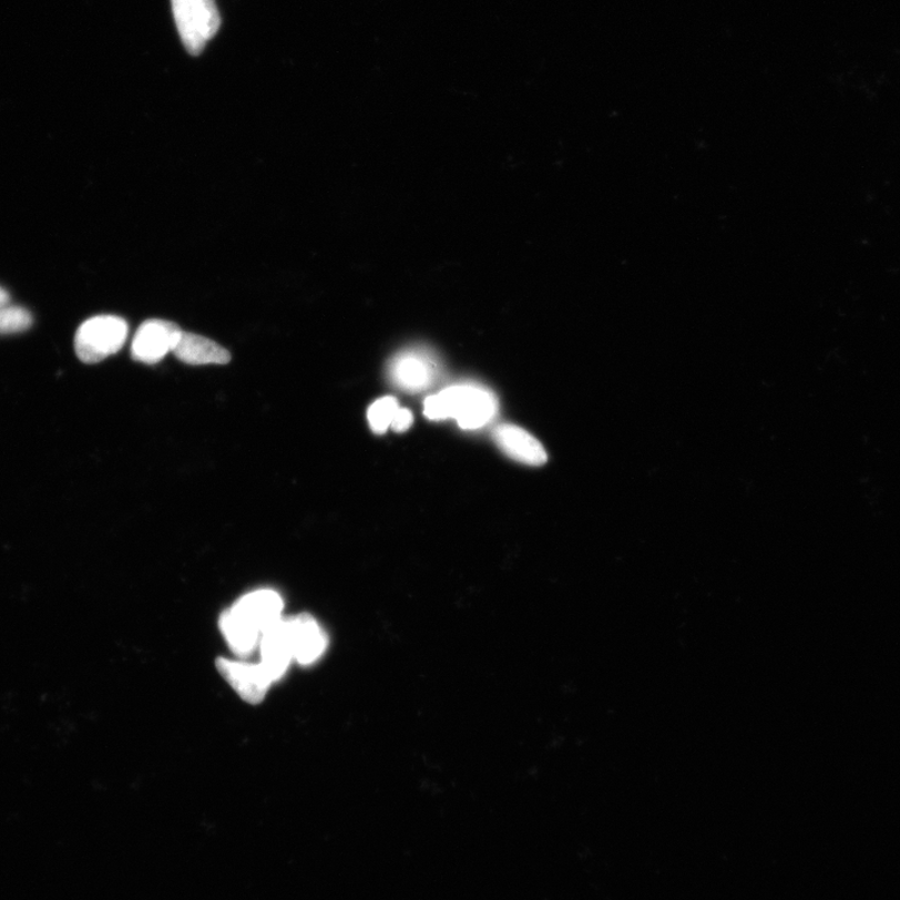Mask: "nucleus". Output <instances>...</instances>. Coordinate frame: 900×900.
<instances>
[{
	"label": "nucleus",
	"instance_id": "obj_8",
	"mask_svg": "<svg viewBox=\"0 0 900 900\" xmlns=\"http://www.w3.org/2000/svg\"><path fill=\"white\" fill-rule=\"evenodd\" d=\"M259 650L263 669L272 683L279 681L293 661L288 620H279L263 633Z\"/></svg>",
	"mask_w": 900,
	"mask_h": 900
},
{
	"label": "nucleus",
	"instance_id": "obj_16",
	"mask_svg": "<svg viewBox=\"0 0 900 900\" xmlns=\"http://www.w3.org/2000/svg\"><path fill=\"white\" fill-rule=\"evenodd\" d=\"M9 300H11V297H9L6 289L0 287V308L9 306Z\"/></svg>",
	"mask_w": 900,
	"mask_h": 900
},
{
	"label": "nucleus",
	"instance_id": "obj_12",
	"mask_svg": "<svg viewBox=\"0 0 900 900\" xmlns=\"http://www.w3.org/2000/svg\"><path fill=\"white\" fill-rule=\"evenodd\" d=\"M399 405L393 397H385L376 400L368 410V420L371 430L377 434H383L393 422Z\"/></svg>",
	"mask_w": 900,
	"mask_h": 900
},
{
	"label": "nucleus",
	"instance_id": "obj_15",
	"mask_svg": "<svg viewBox=\"0 0 900 900\" xmlns=\"http://www.w3.org/2000/svg\"><path fill=\"white\" fill-rule=\"evenodd\" d=\"M413 425V415L406 408H399L398 412L391 422V429L396 432H406Z\"/></svg>",
	"mask_w": 900,
	"mask_h": 900
},
{
	"label": "nucleus",
	"instance_id": "obj_10",
	"mask_svg": "<svg viewBox=\"0 0 900 900\" xmlns=\"http://www.w3.org/2000/svg\"><path fill=\"white\" fill-rule=\"evenodd\" d=\"M173 355L190 366L228 365L231 354L215 341L193 333L183 331Z\"/></svg>",
	"mask_w": 900,
	"mask_h": 900
},
{
	"label": "nucleus",
	"instance_id": "obj_7",
	"mask_svg": "<svg viewBox=\"0 0 900 900\" xmlns=\"http://www.w3.org/2000/svg\"><path fill=\"white\" fill-rule=\"evenodd\" d=\"M293 659L309 665L317 662L328 647V637L320 624L309 614L288 620Z\"/></svg>",
	"mask_w": 900,
	"mask_h": 900
},
{
	"label": "nucleus",
	"instance_id": "obj_5",
	"mask_svg": "<svg viewBox=\"0 0 900 900\" xmlns=\"http://www.w3.org/2000/svg\"><path fill=\"white\" fill-rule=\"evenodd\" d=\"M244 627L263 635L273 624L282 620V596L270 590H262L244 595L228 610Z\"/></svg>",
	"mask_w": 900,
	"mask_h": 900
},
{
	"label": "nucleus",
	"instance_id": "obj_2",
	"mask_svg": "<svg viewBox=\"0 0 900 900\" xmlns=\"http://www.w3.org/2000/svg\"><path fill=\"white\" fill-rule=\"evenodd\" d=\"M129 331V325L121 317L98 316L88 319L76 330L75 354L83 364H100L123 348Z\"/></svg>",
	"mask_w": 900,
	"mask_h": 900
},
{
	"label": "nucleus",
	"instance_id": "obj_4",
	"mask_svg": "<svg viewBox=\"0 0 900 900\" xmlns=\"http://www.w3.org/2000/svg\"><path fill=\"white\" fill-rule=\"evenodd\" d=\"M182 333L183 330L173 321L145 320L133 338V359L145 365L158 364L171 351L173 354Z\"/></svg>",
	"mask_w": 900,
	"mask_h": 900
},
{
	"label": "nucleus",
	"instance_id": "obj_6",
	"mask_svg": "<svg viewBox=\"0 0 900 900\" xmlns=\"http://www.w3.org/2000/svg\"><path fill=\"white\" fill-rule=\"evenodd\" d=\"M217 669L229 686L238 693V696L250 704L263 702L272 686V681L260 663L250 664L219 658Z\"/></svg>",
	"mask_w": 900,
	"mask_h": 900
},
{
	"label": "nucleus",
	"instance_id": "obj_13",
	"mask_svg": "<svg viewBox=\"0 0 900 900\" xmlns=\"http://www.w3.org/2000/svg\"><path fill=\"white\" fill-rule=\"evenodd\" d=\"M194 13L197 16L205 41L218 33L221 16L215 0H191Z\"/></svg>",
	"mask_w": 900,
	"mask_h": 900
},
{
	"label": "nucleus",
	"instance_id": "obj_11",
	"mask_svg": "<svg viewBox=\"0 0 900 900\" xmlns=\"http://www.w3.org/2000/svg\"><path fill=\"white\" fill-rule=\"evenodd\" d=\"M172 9L185 49L191 55H201L207 41L202 33L191 0H172Z\"/></svg>",
	"mask_w": 900,
	"mask_h": 900
},
{
	"label": "nucleus",
	"instance_id": "obj_1",
	"mask_svg": "<svg viewBox=\"0 0 900 900\" xmlns=\"http://www.w3.org/2000/svg\"><path fill=\"white\" fill-rule=\"evenodd\" d=\"M498 408L492 390L478 385H458L427 398L425 415L432 420L452 418L459 427L474 430L491 422Z\"/></svg>",
	"mask_w": 900,
	"mask_h": 900
},
{
	"label": "nucleus",
	"instance_id": "obj_3",
	"mask_svg": "<svg viewBox=\"0 0 900 900\" xmlns=\"http://www.w3.org/2000/svg\"><path fill=\"white\" fill-rule=\"evenodd\" d=\"M439 361L423 347H412L399 351L390 360L388 375L391 385L408 393H419L434 385L439 375Z\"/></svg>",
	"mask_w": 900,
	"mask_h": 900
},
{
	"label": "nucleus",
	"instance_id": "obj_14",
	"mask_svg": "<svg viewBox=\"0 0 900 900\" xmlns=\"http://www.w3.org/2000/svg\"><path fill=\"white\" fill-rule=\"evenodd\" d=\"M32 325L33 317L27 309L11 306L0 308V336L25 331Z\"/></svg>",
	"mask_w": 900,
	"mask_h": 900
},
{
	"label": "nucleus",
	"instance_id": "obj_9",
	"mask_svg": "<svg viewBox=\"0 0 900 900\" xmlns=\"http://www.w3.org/2000/svg\"><path fill=\"white\" fill-rule=\"evenodd\" d=\"M493 438L502 452L517 462L532 467H541L546 462L548 456L540 440L521 427L498 426Z\"/></svg>",
	"mask_w": 900,
	"mask_h": 900
}]
</instances>
